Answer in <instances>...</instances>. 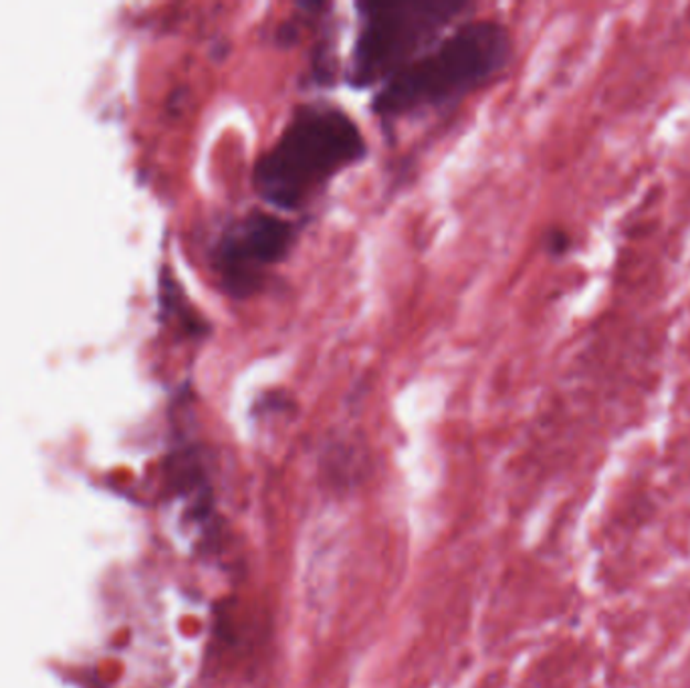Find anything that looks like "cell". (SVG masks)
Wrapping results in <instances>:
<instances>
[{
	"label": "cell",
	"instance_id": "277c9868",
	"mask_svg": "<svg viewBox=\"0 0 690 688\" xmlns=\"http://www.w3.org/2000/svg\"><path fill=\"white\" fill-rule=\"evenodd\" d=\"M297 229L275 212L253 211L231 224L212 251L219 287L233 299L263 289L270 268L289 255Z\"/></svg>",
	"mask_w": 690,
	"mask_h": 688
},
{
	"label": "cell",
	"instance_id": "7a4b0ae2",
	"mask_svg": "<svg viewBox=\"0 0 690 688\" xmlns=\"http://www.w3.org/2000/svg\"><path fill=\"white\" fill-rule=\"evenodd\" d=\"M511 35L495 21H470L424 51L382 85L374 114L382 119L414 116L477 92L507 67Z\"/></svg>",
	"mask_w": 690,
	"mask_h": 688
},
{
	"label": "cell",
	"instance_id": "6da1fadb",
	"mask_svg": "<svg viewBox=\"0 0 690 688\" xmlns=\"http://www.w3.org/2000/svg\"><path fill=\"white\" fill-rule=\"evenodd\" d=\"M368 144L346 112L301 106L253 168L258 197L277 211H301L329 180L362 162Z\"/></svg>",
	"mask_w": 690,
	"mask_h": 688
},
{
	"label": "cell",
	"instance_id": "3957f363",
	"mask_svg": "<svg viewBox=\"0 0 690 688\" xmlns=\"http://www.w3.org/2000/svg\"><path fill=\"white\" fill-rule=\"evenodd\" d=\"M467 9L463 2L374 0L360 2V31L351 53L350 80L365 89L390 82L433 47L436 36Z\"/></svg>",
	"mask_w": 690,
	"mask_h": 688
}]
</instances>
